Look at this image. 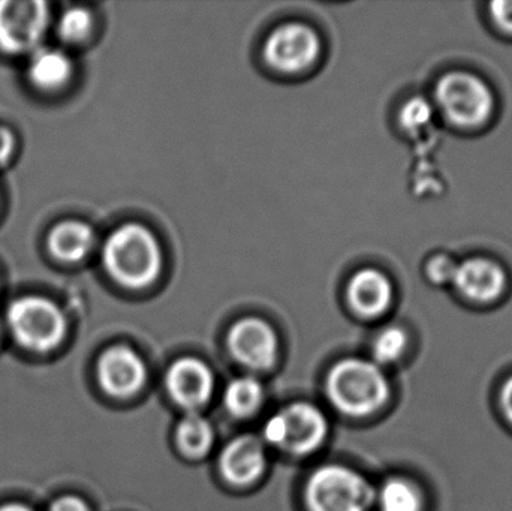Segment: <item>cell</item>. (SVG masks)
I'll return each instance as SVG.
<instances>
[{
    "label": "cell",
    "instance_id": "1",
    "mask_svg": "<svg viewBox=\"0 0 512 511\" xmlns=\"http://www.w3.org/2000/svg\"><path fill=\"white\" fill-rule=\"evenodd\" d=\"M102 263L117 284L140 290L159 278L161 248L152 231L143 225L126 224L108 237L102 248Z\"/></svg>",
    "mask_w": 512,
    "mask_h": 511
},
{
    "label": "cell",
    "instance_id": "2",
    "mask_svg": "<svg viewBox=\"0 0 512 511\" xmlns=\"http://www.w3.org/2000/svg\"><path fill=\"white\" fill-rule=\"evenodd\" d=\"M328 399L340 413L366 417L388 399V381L376 363L346 359L331 368L325 383Z\"/></svg>",
    "mask_w": 512,
    "mask_h": 511
},
{
    "label": "cell",
    "instance_id": "3",
    "mask_svg": "<svg viewBox=\"0 0 512 511\" xmlns=\"http://www.w3.org/2000/svg\"><path fill=\"white\" fill-rule=\"evenodd\" d=\"M6 330L17 344L35 353L54 350L66 335L65 314L53 300L39 296H26L8 306Z\"/></svg>",
    "mask_w": 512,
    "mask_h": 511
},
{
    "label": "cell",
    "instance_id": "4",
    "mask_svg": "<svg viewBox=\"0 0 512 511\" xmlns=\"http://www.w3.org/2000/svg\"><path fill=\"white\" fill-rule=\"evenodd\" d=\"M376 492L351 468L325 465L307 480L304 501L309 511H369Z\"/></svg>",
    "mask_w": 512,
    "mask_h": 511
},
{
    "label": "cell",
    "instance_id": "5",
    "mask_svg": "<svg viewBox=\"0 0 512 511\" xmlns=\"http://www.w3.org/2000/svg\"><path fill=\"white\" fill-rule=\"evenodd\" d=\"M264 441L295 456L315 452L328 435L327 417L315 405L297 402L274 414L262 429Z\"/></svg>",
    "mask_w": 512,
    "mask_h": 511
},
{
    "label": "cell",
    "instance_id": "6",
    "mask_svg": "<svg viewBox=\"0 0 512 511\" xmlns=\"http://www.w3.org/2000/svg\"><path fill=\"white\" fill-rule=\"evenodd\" d=\"M436 101L442 113L459 126H478L493 113V93L477 75L451 72L439 80Z\"/></svg>",
    "mask_w": 512,
    "mask_h": 511
},
{
    "label": "cell",
    "instance_id": "7",
    "mask_svg": "<svg viewBox=\"0 0 512 511\" xmlns=\"http://www.w3.org/2000/svg\"><path fill=\"white\" fill-rule=\"evenodd\" d=\"M50 26V8L41 0H0V50L32 54Z\"/></svg>",
    "mask_w": 512,
    "mask_h": 511
},
{
    "label": "cell",
    "instance_id": "8",
    "mask_svg": "<svg viewBox=\"0 0 512 511\" xmlns=\"http://www.w3.org/2000/svg\"><path fill=\"white\" fill-rule=\"evenodd\" d=\"M321 51L318 35L306 24L289 23L277 27L265 42L264 56L268 65L285 74L309 68Z\"/></svg>",
    "mask_w": 512,
    "mask_h": 511
},
{
    "label": "cell",
    "instance_id": "9",
    "mask_svg": "<svg viewBox=\"0 0 512 511\" xmlns=\"http://www.w3.org/2000/svg\"><path fill=\"white\" fill-rule=\"evenodd\" d=\"M231 356L252 371L273 368L279 354V341L270 324L259 318H243L228 335Z\"/></svg>",
    "mask_w": 512,
    "mask_h": 511
},
{
    "label": "cell",
    "instance_id": "10",
    "mask_svg": "<svg viewBox=\"0 0 512 511\" xmlns=\"http://www.w3.org/2000/svg\"><path fill=\"white\" fill-rule=\"evenodd\" d=\"M171 398L191 413H197L212 399L215 392V375L212 369L198 359L186 357L177 360L168 369L165 378Z\"/></svg>",
    "mask_w": 512,
    "mask_h": 511
},
{
    "label": "cell",
    "instance_id": "11",
    "mask_svg": "<svg viewBox=\"0 0 512 511\" xmlns=\"http://www.w3.org/2000/svg\"><path fill=\"white\" fill-rule=\"evenodd\" d=\"M98 380L104 392L116 398L137 395L147 380L144 360L128 347H113L102 354Z\"/></svg>",
    "mask_w": 512,
    "mask_h": 511
},
{
    "label": "cell",
    "instance_id": "12",
    "mask_svg": "<svg viewBox=\"0 0 512 511\" xmlns=\"http://www.w3.org/2000/svg\"><path fill=\"white\" fill-rule=\"evenodd\" d=\"M219 467L233 485H251L267 468L264 444L254 437L236 438L222 450Z\"/></svg>",
    "mask_w": 512,
    "mask_h": 511
},
{
    "label": "cell",
    "instance_id": "13",
    "mask_svg": "<svg viewBox=\"0 0 512 511\" xmlns=\"http://www.w3.org/2000/svg\"><path fill=\"white\" fill-rule=\"evenodd\" d=\"M454 284L474 302H492L505 290V273L493 261L472 258L457 266Z\"/></svg>",
    "mask_w": 512,
    "mask_h": 511
},
{
    "label": "cell",
    "instance_id": "14",
    "mask_svg": "<svg viewBox=\"0 0 512 511\" xmlns=\"http://www.w3.org/2000/svg\"><path fill=\"white\" fill-rule=\"evenodd\" d=\"M393 299V287L384 273L364 269L349 282L348 300L351 308L363 317L384 314Z\"/></svg>",
    "mask_w": 512,
    "mask_h": 511
},
{
    "label": "cell",
    "instance_id": "15",
    "mask_svg": "<svg viewBox=\"0 0 512 511\" xmlns=\"http://www.w3.org/2000/svg\"><path fill=\"white\" fill-rule=\"evenodd\" d=\"M95 245V233L81 221L59 222L48 234L47 246L50 254L62 263L74 264L83 261Z\"/></svg>",
    "mask_w": 512,
    "mask_h": 511
},
{
    "label": "cell",
    "instance_id": "16",
    "mask_svg": "<svg viewBox=\"0 0 512 511\" xmlns=\"http://www.w3.org/2000/svg\"><path fill=\"white\" fill-rule=\"evenodd\" d=\"M74 65L65 51L54 47H39L30 54L27 77L41 90H57L71 80Z\"/></svg>",
    "mask_w": 512,
    "mask_h": 511
},
{
    "label": "cell",
    "instance_id": "17",
    "mask_svg": "<svg viewBox=\"0 0 512 511\" xmlns=\"http://www.w3.org/2000/svg\"><path fill=\"white\" fill-rule=\"evenodd\" d=\"M215 431L206 417L189 413L177 426V444L189 458H203L212 450Z\"/></svg>",
    "mask_w": 512,
    "mask_h": 511
},
{
    "label": "cell",
    "instance_id": "18",
    "mask_svg": "<svg viewBox=\"0 0 512 511\" xmlns=\"http://www.w3.org/2000/svg\"><path fill=\"white\" fill-rule=\"evenodd\" d=\"M264 401V387L254 377H240L228 384L224 393L225 407L234 417L252 416Z\"/></svg>",
    "mask_w": 512,
    "mask_h": 511
},
{
    "label": "cell",
    "instance_id": "19",
    "mask_svg": "<svg viewBox=\"0 0 512 511\" xmlns=\"http://www.w3.org/2000/svg\"><path fill=\"white\" fill-rule=\"evenodd\" d=\"M375 503L381 511H421L420 491L405 479H390L376 492Z\"/></svg>",
    "mask_w": 512,
    "mask_h": 511
},
{
    "label": "cell",
    "instance_id": "20",
    "mask_svg": "<svg viewBox=\"0 0 512 511\" xmlns=\"http://www.w3.org/2000/svg\"><path fill=\"white\" fill-rule=\"evenodd\" d=\"M93 29V17L87 9L74 8L66 9L57 23V32H59L62 41L68 44H80L84 39L89 38Z\"/></svg>",
    "mask_w": 512,
    "mask_h": 511
},
{
    "label": "cell",
    "instance_id": "21",
    "mask_svg": "<svg viewBox=\"0 0 512 511\" xmlns=\"http://www.w3.org/2000/svg\"><path fill=\"white\" fill-rule=\"evenodd\" d=\"M406 345H408L406 333L397 327H390V329L379 333L378 338L373 342V357H375L376 363L390 365L402 357Z\"/></svg>",
    "mask_w": 512,
    "mask_h": 511
},
{
    "label": "cell",
    "instance_id": "22",
    "mask_svg": "<svg viewBox=\"0 0 512 511\" xmlns=\"http://www.w3.org/2000/svg\"><path fill=\"white\" fill-rule=\"evenodd\" d=\"M432 119V107L423 98H414L406 102L400 111V123L408 131H418L424 128Z\"/></svg>",
    "mask_w": 512,
    "mask_h": 511
},
{
    "label": "cell",
    "instance_id": "23",
    "mask_svg": "<svg viewBox=\"0 0 512 511\" xmlns=\"http://www.w3.org/2000/svg\"><path fill=\"white\" fill-rule=\"evenodd\" d=\"M457 266H454L450 258L439 257L433 260L429 266V276L436 284H445V282H454Z\"/></svg>",
    "mask_w": 512,
    "mask_h": 511
},
{
    "label": "cell",
    "instance_id": "24",
    "mask_svg": "<svg viewBox=\"0 0 512 511\" xmlns=\"http://www.w3.org/2000/svg\"><path fill=\"white\" fill-rule=\"evenodd\" d=\"M490 8H492V15L496 23H498L502 29L512 32V0H507V2H493Z\"/></svg>",
    "mask_w": 512,
    "mask_h": 511
},
{
    "label": "cell",
    "instance_id": "25",
    "mask_svg": "<svg viewBox=\"0 0 512 511\" xmlns=\"http://www.w3.org/2000/svg\"><path fill=\"white\" fill-rule=\"evenodd\" d=\"M15 152V137L8 128L0 126V167L11 161Z\"/></svg>",
    "mask_w": 512,
    "mask_h": 511
},
{
    "label": "cell",
    "instance_id": "26",
    "mask_svg": "<svg viewBox=\"0 0 512 511\" xmlns=\"http://www.w3.org/2000/svg\"><path fill=\"white\" fill-rule=\"evenodd\" d=\"M48 511H90V509L81 498L65 495V497L54 501Z\"/></svg>",
    "mask_w": 512,
    "mask_h": 511
},
{
    "label": "cell",
    "instance_id": "27",
    "mask_svg": "<svg viewBox=\"0 0 512 511\" xmlns=\"http://www.w3.org/2000/svg\"><path fill=\"white\" fill-rule=\"evenodd\" d=\"M502 405H504L505 414L512 423V377L507 381V384L502 390Z\"/></svg>",
    "mask_w": 512,
    "mask_h": 511
},
{
    "label": "cell",
    "instance_id": "28",
    "mask_svg": "<svg viewBox=\"0 0 512 511\" xmlns=\"http://www.w3.org/2000/svg\"><path fill=\"white\" fill-rule=\"evenodd\" d=\"M0 511H35L30 507L24 506L20 503L6 504V506L0 507Z\"/></svg>",
    "mask_w": 512,
    "mask_h": 511
},
{
    "label": "cell",
    "instance_id": "29",
    "mask_svg": "<svg viewBox=\"0 0 512 511\" xmlns=\"http://www.w3.org/2000/svg\"><path fill=\"white\" fill-rule=\"evenodd\" d=\"M5 330H6L5 321L0 320V342H2L3 335H5Z\"/></svg>",
    "mask_w": 512,
    "mask_h": 511
}]
</instances>
